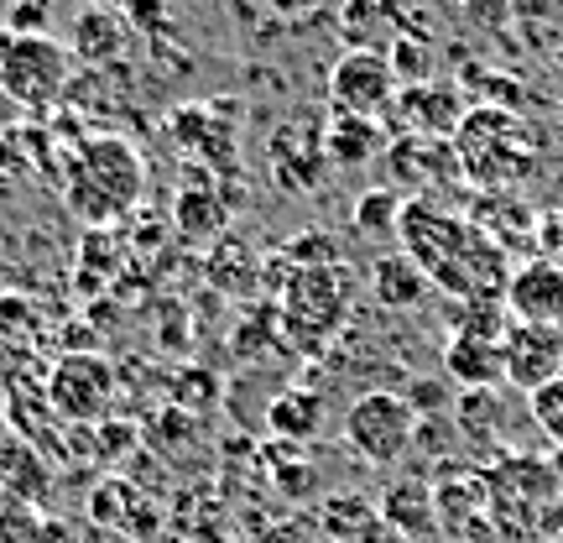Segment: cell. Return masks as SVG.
Here are the masks:
<instances>
[{"mask_svg":"<svg viewBox=\"0 0 563 543\" xmlns=\"http://www.w3.org/2000/svg\"><path fill=\"white\" fill-rule=\"evenodd\" d=\"M382 523L397 533V539H428L433 528H439V512H433V486H422V481H397V486H386V497H382Z\"/></svg>","mask_w":563,"mask_h":543,"instance_id":"obj_20","label":"cell"},{"mask_svg":"<svg viewBox=\"0 0 563 543\" xmlns=\"http://www.w3.org/2000/svg\"><path fill=\"white\" fill-rule=\"evenodd\" d=\"M178 230L188 241H209V236H220L224 230V204L214 188H183L178 194Z\"/></svg>","mask_w":563,"mask_h":543,"instance_id":"obj_24","label":"cell"},{"mask_svg":"<svg viewBox=\"0 0 563 543\" xmlns=\"http://www.w3.org/2000/svg\"><path fill=\"white\" fill-rule=\"evenodd\" d=\"M282 267H334L340 262V246L334 236H323V230H308V236H292V241L282 246Z\"/></svg>","mask_w":563,"mask_h":543,"instance_id":"obj_26","label":"cell"},{"mask_svg":"<svg viewBox=\"0 0 563 543\" xmlns=\"http://www.w3.org/2000/svg\"><path fill=\"white\" fill-rule=\"evenodd\" d=\"M449 146L475 194H511L527 178H538V162H543L538 126L501 105H470Z\"/></svg>","mask_w":563,"mask_h":543,"instance_id":"obj_2","label":"cell"},{"mask_svg":"<svg viewBox=\"0 0 563 543\" xmlns=\"http://www.w3.org/2000/svg\"><path fill=\"white\" fill-rule=\"evenodd\" d=\"M340 32L361 53H391L402 37L422 32V17L412 0H344Z\"/></svg>","mask_w":563,"mask_h":543,"instance_id":"obj_12","label":"cell"},{"mask_svg":"<svg viewBox=\"0 0 563 543\" xmlns=\"http://www.w3.org/2000/svg\"><path fill=\"white\" fill-rule=\"evenodd\" d=\"M11 6H16V0H0V21H5V11H11Z\"/></svg>","mask_w":563,"mask_h":543,"instance_id":"obj_35","label":"cell"},{"mask_svg":"<svg viewBox=\"0 0 563 543\" xmlns=\"http://www.w3.org/2000/svg\"><path fill=\"white\" fill-rule=\"evenodd\" d=\"M501 356H506V382L532 398L538 387L563 377V329H548V324H506Z\"/></svg>","mask_w":563,"mask_h":543,"instance_id":"obj_10","label":"cell"},{"mask_svg":"<svg viewBox=\"0 0 563 543\" xmlns=\"http://www.w3.org/2000/svg\"><path fill=\"white\" fill-rule=\"evenodd\" d=\"M323 419H329V403H323L319 392H308V387H287V392H277L272 408H266V428L287 444L319 439Z\"/></svg>","mask_w":563,"mask_h":543,"instance_id":"obj_21","label":"cell"},{"mask_svg":"<svg viewBox=\"0 0 563 543\" xmlns=\"http://www.w3.org/2000/svg\"><path fill=\"white\" fill-rule=\"evenodd\" d=\"M382 162L391 167V178H397V194L412 188V199H418V194H433V199H439L443 188L464 183L454 146H449V141H433V137H391Z\"/></svg>","mask_w":563,"mask_h":543,"instance_id":"obj_9","label":"cell"},{"mask_svg":"<svg viewBox=\"0 0 563 543\" xmlns=\"http://www.w3.org/2000/svg\"><path fill=\"white\" fill-rule=\"evenodd\" d=\"M527 408H532L538 434H543L548 444H559V449H563V377H559V382H548V387H538V392L527 398Z\"/></svg>","mask_w":563,"mask_h":543,"instance_id":"obj_28","label":"cell"},{"mask_svg":"<svg viewBox=\"0 0 563 543\" xmlns=\"http://www.w3.org/2000/svg\"><path fill=\"white\" fill-rule=\"evenodd\" d=\"M323 158L340 173L371 167L386 158V126L382 121H361V116H329L323 126Z\"/></svg>","mask_w":563,"mask_h":543,"instance_id":"obj_19","label":"cell"},{"mask_svg":"<svg viewBox=\"0 0 563 543\" xmlns=\"http://www.w3.org/2000/svg\"><path fill=\"white\" fill-rule=\"evenodd\" d=\"M74 53L68 42L53 37V32H37V37H21V32H5L0 26V89L16 110H53V105L68 100L74 89Z\"/></svg>","mask_w":563,"mask_h":543,"instance_id":"obj_5","label":"cell"},{"mask_svg":"<svg viewBox=\"0 0 563 543\" xmlns=\"http://www.w3.org/2000/svg\"><path fill=\"white\" fill-rule=\"evenodd\" d=\"M443 377L464 392H496L506 382V356L501 340H485V335H449L443 345Z\"/></svg>","mask_w":563,"mask_h":543,"instance_id":"obj_17","label":"cell"},{"mask_svg":"<svg viewBox=\"0 0 563 543\" xmlns=\"http://www.w3.org/2000/svg\"><path fill=\"white\" fill-rule=\"evenodd\" d=\"M454 428L464 439H485L496 428V392H464L454 403Z\"/></svg>","mask_w":563,"mask_h":543,"instance_id":"obj_27","label":"cell"},{"mask_svg":"<svg viewBox=\"0 0 563 543\" xmlns=\"http://www.w3.org/2000/svg\"><path fill=\"white\" fill-rule=\"evenodd\" d=\"M553 74H559V84H563V37L553 42Z\"/></svg>","mask_w":563,"mask_h":543,"instance_id":"obj_34","label":"cell"},{"mask_svg":"<svg viewBox=\"0 0 563 543\" xmlns=\"http://www.w3.org/2000/svg\"><path fill=\"white\" fill-rule=\"evenodd\" d=\"M397 241L412 262L422 267V278L433 282L439 293L460 303H501L506 282H511V262L506 251L481 225L449 209L433 194H418V199L402 204V225H397Z\"/></svg>","mask_w":563,"mask_h":543,"instance_id":"obj_1","label":"cell"},{"mask_svg":"<svg viewBox=\"0 0 563 543\" xmlns=\"http://www.w3.org/2000/svg\"><path fill=\"white\" fill-rule=\"evenodd\" d=\"M371 298L391 308V314H412V308L433 298V282L422 278V267L407 251H382L371 262Z\"/></svg>","mask_w":563,"mask_h":543,"instance_id":"obj_18","label":"cell"},{"mask_svg":"<svg viewBox=\"0 0 563 543\" xmlns=\"http://www.w3.org/2000/svg\"><path fill=\"white\" fill-rule=\"evenodd\" d=\"M277 293V319L282 340L298 350H323L340 335L344 314H350V272L334 267H282L266 262V282Z\"/></svg>","mask_w":563,"mask_h":543,"instance_id":"obj_3","label":"cell"},{"mask_svg":"<svg viewBox=\"0 0 563 543\" xmlns=\"http://www.w3.org/2000/svg\"><path fill=\"white\" fill-rule=\"evenodd\" d=\"M323 0H272V11H282V17H302V11H319Z\"/></svg>","mask_w":563,"mask_h":543,"instance_id":"obj_32","label":"cell"},{"mask_svg":"<svg viewBox=\"0 0 563 543\" xmlns=\"http://www.w3.org/2000/svg\"><path fill=\"white\" fill-rule=\"evenodd\" d=\"M402 84L391 74L386 53H361L350 47L329 68V110L334 116H361V121H386L397 110Z\"/></svg>","mask_w":563,"mask_h":543,"instance_id":"obj_7","label":"cell"},{"mask_svg":"<svg viewBox=\"0 0 563 543\" xmlns=\"http://www.w3.org/2000/svg\"><path fill=\"white\" fill-rule=\"evenodd\" d=\"M115 403V371L104 356H63L47 377V408L63 423H100Z\"/></svg>","mask_w":563,"mask_h":543,"instance_id":"obj_8","label":"cell"},{"mask_svg":"<svg viewBox=\"0 0 563 543\" xmlns=\"http://www.w3.org/2000/svg\"><path fill=\"white\" fill-rule=\"evenodd\" d=\"M131 42H136V32H131V21L121 17V6L95 0V6L74 11V26H68V53H74V63H84V68H95V74L121 68L125 53H131Z\"/></svg>","mask_w":563,"mask_h":543,"instance_id":"obj_11","label":"cell"},{"mask_svg":"<svg viewBox=\"0 0 563 543\" xmlns=\"http://www.w3.org/2000/svg\"><path fill=\"white\" fill-rule=\"evenodd\" d=\"M464 95L454 84H407L402 95H397V110H391V121H397V137H433V141H449L460 131L464 121Z\"/></svg>","mask_w":563,"mask_h":543,"instance_id":"obj_13","label":"cell"},{"mask_svg":"<svg viewBox=\"0 0 563 543\" xmlns=\"http://www.w3.org/2000/svg\"><path fill=\"white\" fill-rule=\"evenodd\" d=\"M501 303H506V319L563 329V267L543 262V257L511 267V282H506Z\"/></svg>","mask_w":563,"mask_h":543,"instance_id":"obj_14","label":"cell"},{"mask_svg":"<svg viewBox=\"0 0 563 543\" xmlns=\"http://www.w3.org/2000/svg\"><path fill=\"white\" fill-rule=\"evenodd\" d=\"M402 194L397 188H365L361 199H355V209H350V225H355V236L371 246H386L391 236H397V225H402Z\"/></svg>","mask_w":563,"mask_h":543,"instance_id":"obj_23","label":"cell"},{"mask_svg":"<svg viewBox=\"0 0 563 543\" xmlns=\"http://www.w3.org/2000/svg\"><path fill=\"white\" fill-rule=\"evenodd\" d=\"M485 502H490V486L470 481V476H454V481L433 486V512H439V528L443 533H454V543L470 533V523L485 512Z\"/></svg>","mask_w":563,"mask_h":543,"instance_id":"obj_22","label":"cell"},{"mask_svg":"<svg viewBox=\"0 0 563 543\" xmlns=\"http://www.w3.org/2000/svg\"><path fill=\"white\" fill-rule=\"evenodd\" d=\"M141 188H146V173H141L136 146L110 137V131L84 141L74 167H68V204L89 225H104L125 209H136Z\"/></svg>","mask_w":563,"mask_h":543,"instance_id":"obj_4","label":"cell"},{"mask_svg":"<svg viewBox=\"0 0 563 543\" xmlns=\"http://www.w3.org/2000/svg\"><path fill=\"white\" fill-rule=\"evenodd\" d=\"M53 497V465L42 460L21 434H0V502L37 507Z\"/></svg>","mask_w":563,"mask_h":543,"instance_id":"obj_16","label":"cell"},{"mask_svg":"<svg viewBox=\"0 0 563 543\" xmlns=\"http://www.w3.org/2000/svg\"><path fill=\"white\" fill-rule=\"evenodd\" d=\"M340 439L361 465L386 470V465L402 460L407 449H412V439H418V408L407 403L402 392H386V387L361 392L355 403L344 408Z\"/></svg>","mask_w":563,"mask_h":543,"instance_id":"obj_6","label":"cell"},{"mask_svg":"<svg viewBox=\"0 0 563 543\" xmlns=\"http://www.w3.org/2000/svg\"><path fill=\"white\" fill-rule=\"evenodd\" d=\"M0 543H47V518L37 507L0 502Z\"/></svg>","mask_w":563,"mask_h":543,"instance_id":"obj_29","label":"cell"},{"mask_svg":"<svg viewBox=\"0 0 563 543\" xmlns=\"http://www.w3.org/2000/svg\"><path fill=\"white\" fill-rule=\"evenodd\" d=\"M386 63H391V74H397V84H428L433 79V37L428 32H412V37H402L391 53H386Z\"/></svg>","mask_w":563,"mask_h":543,"instance_id":"obj_25","label":"cell"},{"mask_svg":"<svg viewBox=\"0 0 563 543\" xmlns=\"http://www.w3.org/2000/svg\"><path fill=\"white\" fill-rule=\"evenodd\" d=\"M121 17L131 21L136 37H157V32H167V6H162V0H121Z\"/></svg>","mask_w":563,"mask_h":543,"instance_id":"obj_30","label":"cell"},{"mask_svg":"<svg viewBox=\"0 0 563 543\" xmlns=\"http://www.w3.org/2000/svg\"><path fill=\"white\" fill-rule=\"evenodd\" d=\"M272 178L287 194H313L329 178V158H323V126H282L272 137Z\"/></svg>","mask_w":563,"mask_h":543,"instance_id":"obj_15","label":"cell"},{"mask_svg":"<svg viewBox=\"0 0 563 543\" xmlns=\"http://www.w3.org/2000/svg\"><path fill=\"white\" fill-rule=\"evenodd\" d=\"M16 116H21V110H16V105H11V100H5V89H0V126H11V121H16Z\"/></svg>","mask_w":563,"mask_h":543,"instance_id":"obj_33","label":"cell"},{"mask_svg":"<svg viewBox=\"0 0 563 543\" xmlns=\"http://www.w3.org/2000/svg\"><path fill=\"white\" fill-rule=\"evenodd\" d=\"M538 251H543V262L563 267V209H553V215L538 220Z\"/></svg>","mask_w":563,"mask_h":543,"instance_id":"obj_31","label":"cell"}]
</instances>
